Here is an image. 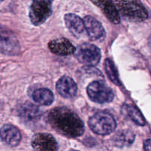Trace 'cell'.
<instances>
[{
    "mask_svg": "<svg viewBox=\"0 0 151 151\" xmlns=\"http://www.w3.org/2000/svg\"><path fill=\"white\" fill-rule=\"evenodd\" d=\"M47 119L52 128L62 135L70 138L84 134V125L79 116L66 107H56L49 113Z\"/></svg>",
    "mask_w": 151,
    "mask_h": 151,
    "instance_id": "cell-1",
    "label": "cell"
},
{
    "mask_svg": "<svg viewBox=\"0 0 151 151\" xmlns=\"http://www.w3.org/2000/svg\"><path fill=\"white\" fill-rule=\"evenodd\" d=\"M115 5L120 19L130 22H141L148 17L147 12L140 0H117Z\"/></svg>",
    "mask_w": 151,
    "mask_h": 151,
    "instance_id": "cell-2",
    "label": "cell"
},
{
    "mask_svg": "<svg viewBox=\"0 0 151 151\" xmlns=\"http://www.w3.org/2000/svg\"><path fill=\"white\" fill-rule=\"evenodd\" d=\"M88 125L95 134L105 136L115 131L116 122L113 116L109 113L100 111L95 114L89 119Z\"/></svg>",
    "mask_w": 151,
    "mask_h": 151,
    "instance_id": "cell-3",
    "label": "cell"
},
{
    "mask_svg": "<svg viewBox=\"0 0 151 151\" xmlns=\"http://www.w3.org/2000/svg\"><path fill=\"white\" fill-rule=\"evenodd\" d=\"M53 1V0H32L29 16L33 24L39 26L51 16Z\"/></svg>",
    "mask_w": 151,
    "mask_h": 151,
    "instance_id": "cell-4",
    "label": "cell"
},
{
    "mask_svg": "<svg viewBox=\"0 0 151 151\" xmlns=\"http://www.w3.org/2000/svg\"><path fill=\"white\" fill-rule=\"evenodd\" d=\"M21 47L17 37L6 27L0 24V52L9 56L20 53Z\"/></svg>",
    "mask_w": 151,
    "mask_h": 151,
    "instance_id": "cell-5",
    "label": "cell"
},
{
    "mask_svg": "<svg viewBox=\"0 0 151 151\" xmlns=\"http://www.w3.org/2000/svg\"><path fill=\"white\" fill-rule=\"evenodd\" d=\"M74 55L80 63L90 66L98 64L102 58L100 49L88 43H84L78 46Z\"/></svg>",
    "mask_w": 151,
    "mask_h": 151,
    "instance_id": "cell-6",
    "label": "cell"
},
{
    "mask_svg": "<svg viewBox=\"0 0 151 151\" xmlns=\"http://www.w3.org/2000/svg\"><path fill=\"white\" fill-rule=\"evenodd\" d=\"M87 92L92 101L101 104L110 103L114 98L112 89L100 81L90 83L87 88Z\"/></svg>",
    "mask_w": 151,
    "mask_h": 151,
    "instance_id": "cell-7",
    "label": "cell"
},
{
    "mask_svg": "<svg viewBox=\"0 0 151 151\" xmlns=\"http://www.w3.org/2000/svg\"><path fill=\"white\" fill-rule=\"evenodd\" d=\"M18 116L25 123L33 124L41 119V112L38 106L30 102H26L19 106Z\"/></svg>",
    "mask_w": 151,
    "mask_h": 151,
    "instance_id": "cell-8",
    "label": "cell"
},
{
    "mask_svg": "<svg viewBox=\"0 0 151 151\" xmlns=\"http://www.w3.org/2000/svg\"><path fill=\"white\" fill-rule=\"evenodd\" d=\"M85 31L91 41H102L106 36L105 28L95 18L87 16L83 19Z\"/></svg>",
    "mask_w": 151,
    "mask_h": 151,
    "instance_id": "cell-9",
    "label": "cell"
},
{
    "mask_svg": "<svg viewBox=\"0 0 151 151\" xmlns=\"http://www.w3.org/2000/svg\"><path fill=\"white\" fill-rule=\"evenodd\" d=\"M33 147L37 151H57L58 145L52 135L45 133L36 134L31 141Z\"/></svg>",
    "mask_w": 151,
    "mask_h": 151,
    "instance_id": "cell-10",
    "label": "cell"
},
{
    "mask_svg": "<svg viewBox=\"0 0 151 151\" xmlns=\"http://www.w3.org/2000/svg\"><path fill=\"white\" fill-rule=\"evenodd\" d=\"M48 48L52 53L56 55L67 56L73 54L76 48L70 41L65 38L52 40L49 42Z\"/></svg>",
    "mask_w": 151,
    "mask_h": 151,
    "instance_id": "cell-11",
    "label": "cell"
},
{
    "mask_svg": "<svg viewBox=\"0 0 151 151\" xmlns=\"http://www.w3.org/2000/svg\"><path fill=\"white\" fill-rule=\"evenodd\" d=\"M0 138L7 145L15 147L20 142L22 135L16 127L10 124H6L0 129Z\"/></svg>",
    "mask_w": 151,
    "mask_h": 151,
    "instance_id": "cell-12",
    "label": "cell"
},
{
    "mask_svg": "<svg viewBox=\"0 0 151 151\" xmlns=\"http://www.w3.org/2000/svg\"><path fill=\"white\" fill-rule=\"evenodd\" d=\"M56 91L62 97L72 98L76 95L78 87L72 78L68 76H63L57 81Z\"/></svg>",
    "mask_w": 151,
    "mask_h": 151,
    "instance_id": "cell-13",
    "label": "cell"
},
{
    "mask_svg": "<svg viewBox=\"0 0 151 151\" xmlns=\"http://www.w3.org/2000/svg\"><path fill=\"white\" fill-rule=\"evenodd\" d=\"M101 9L102 13L110 22L113 24H118L121 21L115 4L111 0H90Z\"/></svg>",
    "mask_w": 151,
    "mask_h": 151,
    "instance_id": "cell-14",
    "label": "cell"
},
{
    "mask_svg": "<svg viewBox=\"0 0 151 151\" xmlns=\"http://www.w3.org/2000/svg\"><path fill=\"white\" fill-rule=\"evenodd\" d=\"M65 22L70 32L76 38L83 36L85 32L84 21L78 16L73 13H68L65 16Z\"/></svg>",
    "mask_w": 151,
    "mask_h": 151,
    "instance_id": "cell-15",
    "label": "cell"
},
{
    "mask_svg": "<svg viewBox=\"0 0 151 151\" xmlns=\"http://www.w3.org/2000/svg\"><path fill=\"white\" fill-rule=\"evenodd\" d=\"M32 98L34 101L41 106H50L54 101V95L47 88H38L33 92Z\"/></svg>",
    "mask_w": 151,
    "mask_h": 151,
    "instance_id": "cell-16",
    "label": "cell"
},
{
    "mask_svg": "<svg viewBox=\"0 0 151 151\" xmlns=\"http://www.w3.org/2000/svg\"><path fill=\"white\" fill-rule=\"evenodd\" d=\"M121 113L124 116H127L136 125L144 126L146 124V121L141 112L136 107L131 105H124L121 107Z\"/></svg>",
    "mask_w": 151,
    "mask_h": 151,
    "instance_id": "cell-17",
    "label": "cell"
},
{
    "mask_svg": "<svg viewBox=\"0 0 151 151\" xmlns=\"http://www.w3.org/2000/svg\"><path fill=\"white\" fill-rule=\"evenodd\" d=\"M135 135L133 132L128 130L120 131L114 136L113 142L117 147H123L129 146L133 142Z\"/></svg>",
    "mask_w": 151,
    "mask_h": 151,
    "instance_id": "cell-18",
    "label": "cell"
},
{
    "mask_svg": "<svg viewBox=\"0 0 151 151\" xmlns=\"http://www.w3.org/2000/svg\"><path fill=\"white\" fill-rule=\"evenodd\" d=\"M105 68L107 75H108V77H109L110 79L111 80V81H112L114 84H115V85H121V82H120L119 77H118L117 69L116 68H115V65H114L113 62L110 59L107 58L105 60Z\"/></svg>",
    "mask_w": 151,
    "mask_h": 151,
    "instance_id": "cell-19",
    "label": "cell"
},
{
    "mask_svg": "<svg viewBox=\"0 0 151 151\" xmlns=\"http://www.w3.org/2000/svg\"><path fill=\"white\" fill-rule=\"evenodd\" d=\"M144 149L145 151H151V139L145 140L144 142Z\"/></svg>",
    "mask_w": 151,
    "mask_h": 151,
    "instance_id": "cell-20",
    "label": "cell"
},
{
    "mask_svg": "<svg viewBox=\"0 0 151 151\" xmlns=\"http://www.w3.org/2000/svg\"><path fill=\"white\" fill-rule=\"evenodd\" d=\"M68 151H78V150H68Z\"/></svg>",
    "mask_w": 151,
    "mask_h": 151,
    "instance_id": "cell-21",
    "label": "cell"
},
{
    "mask_svg": "<svg viewBox=\"0 0 151 151\" xmlns=\"http://www.w3.org/2000/svg\"><path fill=\"white\" fill-rule=\"evenodd\" d=\"M3 1V0H0V1Z\"/></svg>",
    "mask_w": 151,
    "mask_h": 151,
    "instance_id": "cell-22",
    "label": "cell"
}]
</instances>
